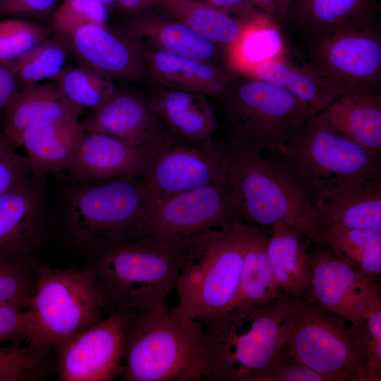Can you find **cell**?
I'll return each mask as SVG.
<instances>
[{
    "mask_svg": "<svg viewBox=\"0 0 381 381\" xmlns=\"http://www.w3.org/2000/svg\"><path fill=\"white\" fill-rule=\"evenodd\" d=\"M150 106L176 138L193 143L210 142L220 124L207 96L151 85Z\"/></svg>",
    "mask_w": 381,
    "mask_h": 381,
    "instance_id": "22",
    "label": "cell"
},
{
    "mask_svg": "<svg viewBox=\"0 0 381 381\" xmlns=\"http://www.w3.org/2000/svg\"><path fill=\"white\" fill-rule=\"evenodd\" d=\"M73 183L65 222L75 245L95 254L135 239L151 200L139 177Z\"/></svg>",
    "mask_w": 381,
    "mask_h": 381,
    "instance_id": "7",
    "label": "cell"
},
{
    "mask_svg": "<svg viewBox=\"0 0 381 381\" xmlns=\"http://www.w3.org/2000/svg\"><path fill=\"white\" fill-rule=\"evenodd\" d=\"M231 160L226 145L214 140L193 143L174 137L140 176L150 200L207 186H225Z\"/></svg>",
    "mask_w": 381,
    "mask_h": 381,
    "instance_id": "11",
    "label": "cell"
},
{
    "mask_svg": "<svg viewBox=\"0 0 381 381\" xmlns=\"http://www.w3.org/2000/svg\"><path fill=\"white\" fill-rule=\"evenodd\" d=\"M100 1L108 10L117 6V0H99Z\"/></svg>",
    "mask_w": 381,
    "mask_h": 381,
    "instance_id": "50",
    "label": "cell"
},
{
    "mask_svg": "<svg viewBox=\"0 0 381 381\" xmlns=\"http://www.w3.org/2000/svg\"><path fill=\"white\" fill-rule=\"evenodd\" d=\"M108 11L99 0H61L51 16V20L59 34L70 37L82 26L106 24Z\"/></svg>",
    "mask_w": 381,
    "mask_h": 381,
    "instance_id": "40",
    "label": "cell"
},
{
    "mask_svg": "<svg viewBox=\"0 0 381 381\" xmlns=\"http://www.w3.org/2000/svg\"><path fill=\"white\" fill-rule=\"evenodd\" d=\"M380 282L370 279L364 286L359 312L350 322L352 334L364 352L373 377L381 380V291Z\"/></svg>",
    "mask_w": 381,
    "mask_h": 381,
    "instance_id": "34",
    "label": "cell"
},
{
    "mask_svg": "<svg viewBox=\"0 0 381 381\" xmlns=\"http://www.w3.org/2000/svg\"><path fill=\"white\" fill-rule=\"evenodd\" d=\"M311 241L290 224L278 222L270 229L267 250L284 294L293 300L307 296L312 288L308 258Z\"/></svg>",
    "mask_w": 381,
    "mask_h": 381,
    "instance_id": "28",
    "label": "cell"
},
{
    "mask_svg": "<svg viewBox=\"0 0 381 381\" xmlns=\"http://www.w3.org/2000/svg\"><path fill=\"white\" fill-rule=\"evenodd\" d=\"M28 310V340L46 353L78 332L104 319L106 301L92 270L34 265Z\"/></svg>",
    "mask_w": 381,
    "mask_h": 381,
    "instance_id": "9",
    "label": "cell"
},
{
    "mask_svg": "<svg viewBox=\"0 0 381 381\" xmlns=\"http://www.w3.org/2000/svg\"><path fill=\"white\" fill-rule=\"evenodd\" d=\"M194 237L143 236L94 254L92 270L106 305L115 310L168 309L167 298L176 287L186 250Z\"/></svg>",
    "mask_w": 381,
    "mask_h": 381,
    "instance_id": "2",
    "label": "cell"
},
{
    "mask_svg": "<svg viewBox=\"0 0 381 381\" xmlns=\"http://www.w3.org/2000/svg\"><path fill=\"white\" fill-rule=\"evenodd\" d=\"M80 123L86 132L106 135L132 145L161 144L174 136L148 98L119 89Z\"/></svg>",
    "mask_w": 381,
    "mask_h": 381,
    "instance_id": "17",
    "label": "cell"
},
{
    "mask_svg": "<svg viewBox=\"0 0 381 381\" xmlns=\"http://www.w3.org/2000/svg\"><path fill=\"white\" fill-rule=\"evenodd\" d=\"M174 138L152 145H132L85 131L67 169L73 183L140 177L155 157Z\"/></svg>",
    "mask_w": 381,
    "mask_h": 381,
    "instance_id": "16",
    "label": "cell"
},
{
    "mask_svg": "<svg viewBox=\"0 0 381 381\" xmlns=\"http://www.w3.org/2000/svg\"><path fill=\"white\" fill-rule=\"evenodd\" d=\"M42 193L30 179L0 195V259L27 260L44 231Z\"/></svg>",
    "mask_w": 381,
    "mask_h": 381,
    "instance_id": "18",
    "label": "cell"
},
{
    "mask_svg": "<svg viewBox=\"0 0 381 381\" xmlns=\"http://www.w3.org/2000/svg\"><path fill=\"white\" fill-rule=\"evenodd\" d=\"M374 0H296L291 14L316 37L354 23L373 19Z\"/></svg>",
    "mask_w": 381,
    "mask_h": 381,
    "instance_id": "32",
    "label": "cell"
},
{
    "mask_svg": "<svg viewBox=\"0 0 381 381\" xmlns=\"http://www.w3.org/2000/svg\"><path fill=\"white\" fill-rule=\"evenodd\" d=\"M44 353L30 345L0 346V381L42 380L46 371Z\"/></svg>",
    "mask_w": 381,
    "mask_h": 381,
    "instance_id": "39",
    "label": "cell"
},
{
    "mask_svg": "<svg viewBox=\"0 0 381 381\" xmlns=\"http://www.w3.org/2000/svg\"><path fill=\"white\" fill-rule=\"evenodd\" d=\"M4 1V0H0V7H1V4H3Z\"/></svg>",
    "mask_w": 381,
    "mask_h": 381,
    "instance_id": "51",
    "label": "cell"
},
{
    "mask_svg": "<svg viewBox=\"0 0 381 381\" xmlns=\"http://www.w3.org/2000/svg\"><path fill=\"white\" fill-rule=\"evenodd\" d=\"M119 377L123 381L210 380L203 325L198 320L182 318L176 307L128 310Z\"/></svg>",
    "mask_w": 381,
    "mask_h": 381,
    "instance_id": "1",
    "label": "cell"
},
{
    "mask_svg": "<svg viewBox=\"0 0 381 381\" xmlns=\"http://www.w3.org/2000/svg\"><path fill=\"white\" fill-rule=\"evenodd\" d=\"M156 5L171 18L220 47L226 57L238 45L251 23L256 21L237 18L201 0H156Z\"/></svg>",
    "mask_w": 381,
    "mask_h": 381,
    "instance_id": "29",
    "label": "cell"
},
{
    "mask_svg": "<svg viewBox=\"0 0 381 381\" xmlns=\"http://www.w3.org/2000/svg\"><path fill=\"white\" fill-rule=\"evenodd\" d=\"M19 80L9 68L0 61V114L20 89Z\"/></svg>",
    "mask_w": 381,
    "mask_h": 381,
    "instance_id": "46",
    "label": "cell"
},
{
    "mask_svg": "<svg viewBox=\"0 0 381 381\" xmlns=\"http://www.w3.org/2000/svg\"><path fill=\"white\" fill-rule=\"evenodd\" d=\"M270 229L259 228L252 238L245 254L238 291L229 309L267 306L286 296L267 254Z\"/></svg>",
    "mask_w": 381,
    "mask_h": 381,
    "instance_id": "30",
    "label": "cell"
},
{
    "mask_svg": "<svg viewBox=\"0 0 381 381\" xmlns=\"http://www.w3.org/2000/svg\"><path fill=\"white\" fill-rule=\"evenodd\" d=\"M317 114L337 131L380 156L381 97L373 89L343 94Z\"/></svg>",
    "mask_w": 381,
    "mask_h": 381,
    "instance_id": "24",
    "label": "cell"
},
{
    "mask_svg": "<svg viewBox=\"0 0 381 381\" xmlns=\"http://www.w3.org/2000/svg\"><path fill=\"white\" fill-rule=\"evenodd\" d=\"M84 133L78 119L40 123L26 128L20 146L26 150L32 174L43 177L68 169Z\"/></svg>",
    "mask_w": 381,
    "mask_h": 381,
    "instance_id": "25",
    "label": "cell"
},
{
    "mask_svg": "<svg viewBox=\"0 0 381 381\" xmlns=\"http://www.w3.org/2000/svg\"><path fill=\"white\" fill-rule=\"evenodd\" d=\"M253 381H325L281 345Z\"/></svg>",
    "mask_w": 381,
    "mask_h": 381,
    "instance_id": "41",
    "label": "cell"
},
{
    "mask_svg": "<svg viewBox=\"0 0 381 381\" xmlns=\"http://www.w3.org/2000/svg\"><path fill=\"white\" fill-rule=\"evenodd\" d=\"M294 0H277L279 20L286 22L291 12Z\"/></svg>",
    "mask_w": 381,
    "mask_h": 381,
    "instance_id": "49",
    "label": "cell"
},
{
    "mask_svg": "<svg viewBox=\"0 0 381 381\" xmlns=\"http://www.w3.org/2000/svg\"><path fill=\"white\" fill-rule=\"evenodd\" d=\"M128 310H116L55 346L61 381H108L121 372Z\"/></svg>",
    "mask_w": 381,
    "mask_h": 381,
    "instance_id": "14",
    "label": "cell"
},
{
    "mask_svg": "<svg viewBox=\"0 0 381 381\" xmlns=\"http://www.w3.org/2000/svg\"><path fill=\"white\" fill-rule=\"evenodd\" d=\"M61 0H4L0 18H44L52 15Z\"/></svg>",
    "mask_w": 381,
    "mask_h": 381,
    "instance_id": "44",
    "label": "cell"
},
{
    "mask_svg": "<svg viewBox=\"0 0 381 381\" xmlns=\"http://www.w3.org/2000/svg\"><path fill=\"white\" fill-rule=\"evenodd\" d=\"M237 219L240 220L227 184L207 186L151 200L136 238H188Z\"/></svg>",
    "mask_w": 381,
    "mask_h": 381,
    "instance_id": "13",
    "label": "cell"
},
{
    "mask_svg": "<svg viewBox=\"0 0 381 381\" xmlns=\"http://www.w3.org/2000/svg\"><path fill=\"white\" fill-rule=\"evenodd\" d=\"M313 203L320 230L340 224L353 229L381 232V175L329 191Z\"/></svg>",
    "mask_w": 381,
    "mask_h": 381,
    "instance_id": "21",
    "label": "cell"
},
{
    "mask_svg": "<svg viewBox=\"0 0 381 381\" xmlns=\"http://www.w3.org/2000/svg\"><path fill=\"white\" fill-rule=\"evenodd\" d=\"M230 151L227 186L240 220L265 229L282 222L316 243L320 229L315 207L288 170L274 158L248 150Z\"/></svg>",
    "mask_w": 381,
    "mask_h": 381,
    "instance_id": "4",
    "label": "cell"
},
{
    "mask_svg": "<svg viewBox=\"0 0 381 381\" xmlns=\"http://www.w3.org/2000/svg\"><path fill=\"white\" fill-rule=\"evenodd\" d=\"M139 44L150 82L162 87L217 98L224 92L236 75L217 64Z\"/></svg>",
    "mask_w": 381,
    "mask_h": 381,
    "instance_id": "20",
    "label": "cell"
},
{
    "mask_svg": "<svg viewBox=\"0 0 381 381\" xmlns=\"http://www.w3.org/2000/svg\"><path fill=\"white\" fill-rule=\"evenodd\" d=\"M315 244L327 248L364 276L380 282L381 232L336 224L320 229Z\"/></svg>",
    "mask_w": 381,
    "mask_h": 381,
    "instance_id": "31",
    "label": "cell"
},
{
    "mask_svg": "<svg viewBox=\"0 0 381 381\" xmlns=\"http://www.w3.org/2000/svg\"><path fill=\"white\" fill-rule=\"evenodd\" d=\"M307 254L312 272V288L306 297L351 322L359 312L363 288L373 279L322 246L310 242Z\"/></svg>",
    "mask_w": 381,
    "mask_h": 381,
    "instance_id": "19",
    "label": "cell"
},
{
    "mask_svg": "<svg viewBox=\"0 0 381 381\" xmlns=\"http://www.w3.org/2000/svg\"><path fill=\"white\" fill-rule=\"evenodd\" d=\"M252 5L272 21L279 20L277 0H249Z\"/></svg>",
    "mask_w": 381,
    "mask_h": 381,
    "instance_id": "48",
    "label": "cell"
},
{
    "mask_svg": "<svg viewBox=\"0 0 381 381\" xmlns=\"http://www.w3.org/2000/svg\"><path fill=\"white\" fill-rule=\"evenodd\" d=\"M68 54V47L63 41L49 37L18 58L4 64L20 83H37L54 80L65 68Z\"/></svg>",
    "mask_w": 381,
    "mask_h": 381,
    "instance_id": "36",
    "label": "cell"
},
{
    "mask_svg": "<svg viewBox=\"0 0 381 381\" xmlns=\"http://www.w3.org/2000/svg\"><path fill=\"white\" fill-rule=\"evenodd\" d=\"M241 75L262 80L287 90L307 104L315 114L337 97L349 92L313 66L293 64L284 56L258 64Z\"/></svg>",
    "mask_w": 381,
    "mask_h": 381,
    "instance_id": "27",
    "label": "cell"
},
{
    "mask_svg": "<svg viewBox=\"0 0 381 381\" xmlns=\"http://www.w3.org/2000/svg\"><path fill=\"white\" fill-rule=\"evenodd\" d=\"M46 26L24 18L0 20V61H11L50 37Z\"/></svg>",
    "mask_w": 381,
    "mask_h": 381,
    "instance_id": "38",
    "label": "cell"
},
{
    "mask_svg": "<svg viewBox=\"0 0 381 381\" xmlns=\"http://www.w3.org/2000/svg\"><path fill=\"white\" fill-rule=\"evenodd\" d=\"M380 158L330 127L317 114L294 131L274 157L312 202L346 184L381 175Z\"/></svg>",
    "mask_w": 381,
    "mask_h": 381,
    "instance_id": "8",
    "label": "cell"
},
{
    "mask_svg": "<svg viewBox=\"0 0 381 381\" xmlns=\"http://www.w3.org/2000/svg\"><path fill=\"white\" fill-rule=\"evenodd\" d=\"M29 331L28 309L0 306V344L18 345L23 339L28 340Z\"/></svg>",
    "mask_w": 381,
    "mask_h": 381,
    "instance_id": "43",
    "label": "cell"
},
{
    "mask_svg": "<svg viewBox=\"0 0 381 381\" xmlns=\"http://www.w3.org/2000/svg\"><path fill=\"white\" fill-rule=\"evenodd\" d=\"M243 20L254 21L267 18L255 8L249 0H201Z\"/></svg>",
    "mask_w": 381,
    "mask_h": 381,
    "instance_id": "45",
    "label": "cell"
},
{
    "mask_svg": "<svg viewBox=\"0 0 381 381\" xmlns=\"http://www.w3.org/2000/svg\"><path fill=\"white\" fill-rule=\"evenodd\" d=\"M349 323L308 297L292 299L282 327V343L325 381H373Z\"/></svg>",
    "mask_w": 381,
    "mask_h": 381,
    "instance_id": "10",
    "label": "cell"
},
{
    "mask_svg": "<svg viewBox=\"0 0 381 381\" xmlns=\"http://www.w3.org/2000/svg\"><path fill=\"white\" fill-rule=\"evenodd\" d=\"M15 148L0 133V195L29 180L32 174L26 157L19 155Z\"/></svg>",
    "mask_w": 381,
    "mask_h": 381,
    "instance_id": "42",
    "label": "cell"
},
{
    "mask_svg": "<svg viewBox=\"0 0 381 381\" xmlns=\"http://www.w3.org/2000/svg\"><path fill=\"white\" fill-rule=\"evenodd\" d=\"M154 5H156V0H117V6L133 17L146 13Z\"/></svg>",
    "mask_w": 381,
    "mask_h": 381,
    "instance_id": "47",
    "label": "cell"
},
{
    "mask_svg": "<svg viewBox=\"0 0 381 381\" xmlns=\"http://www.w3.org/2000/svg\"><path fill=\"white\" fill-rule=\"evenodd\" d=\"M291 298L267 306L236 307L198 320L204 327L210 380L253 381L282 343Z\"/></svg>",
    "mask_w": 381,
    "mask_h": 381,
    "instance_id": "6",
    "label": "cell"
},
{
    "mask_svg": "<svg viewBox=\"0 0 381 381\" xmlns=\"http://www.w3.org/2000/svg\"><path fill=\"white\" fill-rule=\"evenodd\" d=\"M71 49L80 64L113 80L150 82L139 42L126 30L106 24L79 28L71 36Z\"/></svg>",
    "mask_w": 381,
    "mask_h": 381,
    "instance_id": "15",
    "label": "cell"
},
{
    "mask_svg": "<svg viewBox=\"0 0 381 381\" xmlns=\"http://www.w3.org/2000/svg\"><path fill=\"white\" fill-rule=\"evenodd\" d=\"M217 99L230 150L276 157L294 131L315 115L307 104L287 90L238 74Z\"/></svg>",
    "mask_w": 381,
    "mask_h": 381,
    "instance_id": "5",
    "label": "cell"
},
{
    "mask_svg": "<svg viewBox=\"0 0 381 381\" xmlns=\"http://www.w3.org/2000/svg\"><path fill=\"white\" fill-rule=\"evenodd\" d=\"M313 66L348 91L373 89L381 78V37L373 19L314 37Z\"/></svg>",
    "mask_w": 381,
    "mask_h": 381,
    "instance_id": "12",
    "label": "cell"
},
{
    "mask_svg": "<svg viewBox=\"0 0 381 381\" xmlns=\"http://www.w3.org/2000/svg\"><path fill=\"white\" fill-rule=\"evenodd\" d=\"M284 54L281 31L276 23L265 18L251 23L238 45L228 54L226 62L230 71L241 75Z\"/></svg>",
    "mask_w": 381,
    "mask_h": 381,
    "instance_id": "33",
    "label": "cell"
},
{
    "mask_svg": "<svg viewBox=\"0 0 381 381\" xmlns=\"http://www.w3.org/2000/svg\"><path fill=\"white\" fill-rule=\"evenodd\" d=\"M35 264L0 259V306L27 310L35 284Z\"/></svg>",
    "mask_w": 381,
    "mask_h": 381,
    "instance_id": "37",
    "label": "cell"
},
{
    "mask_svg": "<svg viewBox=\"0 0 381 381\" xmlns=\"http://www.w3.org/2000/svg\"><path fill=\"white\" fill-rule=\"evenodd\" d=\"M3 134L15 147L23 131L35 124L78 119L83 110L72 104L55 83H31L20 88L4 110Z\"/></svg>",
    "mask_w": 381,
    "mask_h": 381,
    "instance_id": "23",
    "label": "cell"
},
{
    "mask_svg": "<svg viewBox=\"0 0 381 381\" xmlns=\"http://www.w3.org/2000/svg\"><path fill=\"white\" fill-rule=\"evenodd\" d=\"M54 83L64 96L82 110L99 107L117 90L114 80L82 64L65 67Z\"/></svg>",
    "mask_w": 381,
    "mask_h": 381,
    "instance_id": "35",
    "label": "cell"
},
{
    "mask_svg": "<svg viewBox=\"0 0 381 381\" xmlns=\"http://www.w3.org/2000/svg\"><path fill=\"white\" fill-rule=\"evenodd\" d=\"M125 30L143 44L217 65L222 52H225L218 45L172 18L145 13L133 17Z\"/></svg>",
    "mask_w": 381,
    "mask_h": 381,
    "instance_id": "26",
    "label": "cell"
},
{
    "mask_svg": "<svg viewBox=\"0 0 381 381\" xmlns=\"http://www.w3.org/2000/svg\"><path fill=\"white\" fill-rule=\"evenodd\" d=\"M259 228L237 219L193 238L176 287V308L182 318L200 320L231 308L246 252Z\"/></svg>",
    "mask_w": 381,
    "mask_h": 381,
    "instance_id": "3",
    "label": "cell"
}]
</instances>
